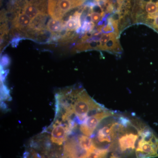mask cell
<instances>
[{
    "instance_id": "3957f363",
    "label": "cell",
    "mask_w": 158,
    "mask_h": 158,
    "mask_svg": "<svg viewBox=\"0 0 158 158\" xmlns=\"http://www.w3.org/2000/svg\"><path fill=\"white\" fill-rule=\"evenodd\" d=\"M54 121L51 127V142L57 145H61L65 142L69 135L76 127L74 124L64 122L59 118Z\"/></svg>"
},
{
    "instance_id": "52a82bcc",
    "label": "cell",
    "mask_w": 158,
    "mask_h": 158,
    "mask_svg": "<svg viewBox=\"0 0 158 158\" xmlns=\"http://www.w3.org/2000/svg\"><path fill=\"white\" fill-rule=\"evenodd\" d=\"M118 34L114 33H109L102 34L98 43L97 49L103 50L105 45L110 40L115 37H117Z\"/></svg>"
},
{
    "instance_id": "6da1fadb",
    "label": "cell",
    "mask_w": 158,
    "mask_h": 158,
    "mask_svg": "<svg viewBox=\"0 0 158 158\" xmlns=\"http://www.w3.org/2000/svg\"><path fill=\"white\" fill-rule=\"evenodd\" d=\"M14 12V16L11 19V32L26 38L37 39L40 36L34 29L31 19L22 11Z\"/></svg>"
},
{
    "instance_id": "277c9868",
    "label": "cell",
    "mask_w": 158,
    "mask_h": 158,
    "mask_svg": "<svg viewBox=\"0 0 158 158\" xmlns=\"http://www.w3.org/2000/svg\"><path fill=\"white\" fill-rule=\"evenodd\" d=\"M46 29L51 33V39L54 40L65 31V22L63 20L51 19L48 22Z\"/></svg>"
},
{
    "instance_id": "8992f818",
    "label": "cell",
    "mask_w": 158,
    "mask_h": 158,
    "mask_svg": "<svg viewBox=\"0 0 158 158\" xmlns=\"http://www.w3.org/2000/svg\"><path fill=\"white\" fill-rule=\"evenodd\" d=\"M110 152H113L108 148H96L85 153L79 158H106Z\"/></svg>"
},
{
    "instance_id": "5b68a950",
    "label": "cell",
    "mask_w": 158,
    "mask_h": 158,
    "mask_svg": "<svg viewBox=\"0 0 158 158\" xmlns=\"http://www.w3.org/2000/svg\"><path fill=\"white\" fill-rule=\"evenodd\" d=\"M82 13L80 11H76L69 16L68 20L65 21V31L72 32L79 30L81 26Z\"/></svg>"
},
{
    "instance_id": "7a4b0ae2",
    "label": "cell",
    "mask_w": 158,
    "mask_h": 158,
    "mask_svg": "<svg viewBox=\"0 0 158 158\" xmlns=\"http://www.w3.org/2000/svg\"><path fill=\"white\" fill-rule=\"evenodd\" d=\"M87 0H48V13L53 19L62 20L65 14L82 6Z\"/></svg>"
},
{
    "instance_id": "ba28073f",
    "label": "cell",
    "mask_w": 158,
    "mask_h": 158,
    "mask_svg": "<svg viewBox=\"0 0 158 158\" xmlns=\"http://www.w3.org/2000/svg\"><path fill=\"white\" fill-rule=\"evenodd\" d=\"M1 65L3 67H6L7 65L9 64V58L7 56H5L2 58V61H1Z\"/></svg>"
},
{
    "instance_id": "9c48e42d",
    "label": "cell",
    "mask_w": 158,
    "mask_h": 158,
    "mask_svg": "<svg viewBox=\"0 0 158 158\" xmlns=\"http://www.w3.org/2000/svg\"><path fill=\"white\" fill-rule=\"evenodd\" d=\"M125 0H117V3L118 5V8L121 6L122 3Z\"/></svg>"
}]
</instances>
